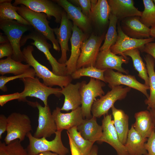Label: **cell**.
<instances>
[{
    "label": "cell",
    "mask_w": 155,
    "mask_h": 155,
    "mask_svg": "<svg viewBox=\"0 0 155 155\" xmlns=\"http://www.w3.org/2000/svg\"><path fill=\"white\" fill-rule=\"evenodd\" d=\"M34 50L33 46L31 45H28L23 49L22 52L24 61L32 67L36 76L42 79L44 84L50 87L56 86L62 88L71 83L73 79L71 75H56L39 63L33 55Z\"/></svg>",
    "instance_id": "obj_1"
},
{
    "label": "cell",
    "mask_w": 155,
    "mask_h": 155,
    "mask_svg": "<svg viewBox=\"0 0 155 155\" xmlns=\"http://www.w3.org/2000/svg\"><path fill=\"white\" fill-rule=\"evenodd\" d=\"M15 7L17 13L27 20L35 30L50 40L54 50L59 51L60 46L55 38L53 28L49 25L50 22L48 20L46 15L44 13L34 11L23 5Z\"/></svg>",
    "instance_id": "obj_2"
},
{
    "label": "cell",
    "mask_w": 155,
    "mask_h": 155,
    "mask_svg": "<svg viewBox=\"0 0 155 155\" xmlns=\"http://www.w3.org/2000/svg\"><path fill=\"white\" fill-rule=\"evenodd\" d=\"M19 79L23 82L24 88L19 93V101L28 102L26 97H34L40 100L46 106L48 105V98L50 95L54 94L60 97L62 95L60 92L61 88L47 86L41 83L38 78L27 77Z\"/></svg>",
    "instance_id": "obj_3"
},
{
    "label": "cell",
    "mask_w": 155,
    "mask_h": 155,
    "mask_svg": "<svg viewBox=\"0 0 155 155\" xmlns=\"http://www.w3.org/2000/svg\"><path fill=\"white\" fill-rule=\"evenodd\" d=\"M31 27L15 20H0V28L7 36L12 46L13 53L11 58L16 61H24L20 48V42L23 34L31 29Z\"/></svg>",
    "instance_id": "obj_4"
},
{
    "label": "cell",
    "mask_w": 155,
    "mask_h": 155,
    "mask_svg": "<svg viewBox=\"0 0 155 155\" xmlns=\"http://www.w3.org/2000/svg\"><path fill=\"white\" fill-rule=\"evenodd\" d=\"M61 134V131H57L54 139L49 141L44 137L36 138L31 132L28 133L26 136L29 140L27 150L28 155H37L41 152L50 151L58 155H67L69 150L63 144Z\"/></svg>",
    "instance_id": "obj_5"
},
{
    "label": "cell",
    "mask_w": 155,
    "mask_h": 155,
    "mask_svg": "<svg viewBox=\"0 0 155 155\" xmlns=\"http://www.w3.org/2000/svg\"><path fill=\"white\" fill-rule=\"evenodd\" d=\"M30 39L34 41L31 43V44L35 46L44 55L51 66L52 71L54 74L61 76L67 75L65 63H60L53 56L49 51L51 48V45L47 42V39L45 36L34 30L22 37L20 42L21 46L24 45Z\"/></svg>",
    "instance_id": "obj_6"
},
{
    "label": "cell",
    "mask_w": 155,
    "mask_h": 155,
    "mask_svg": "<svg viewBox=\"0 0 155 155\" xmlns=\"http://www.w3.org/2000/svg\"><path fill=\"white\" fill-rule=\"evenodd\" d=\"M32 130L31 121L27 115L13 113L7 117V134L4 140L5 142L7 144L17 139L22 142Z\"/></svg>",
    "instance_id": "obj_7"
},
{
    "label": "cell",
    "mask_w": 155,
    "mask_h": 155,
    "mask_svg": "<svg viewBox=\"0 0 155 155\" xmlns=\"http://www.w3.org/2000/svg\"><path fill=\"white\" fill-rule=\"evenodd\" d=\"M105 86L104 82L94 78H90L86 83L83 81L81 82L80 91L82 99L81 109L84 118L90 119L91 109L96 98L104 95L102 88Z\"/></svg>",
    "instance_id": "obj_8"
},
{
    "label": "cell",
    "mask_w": 155,
    "mask_h": 155,
    "mask_svg": "<svg viewBox=\"0 0 155 155\" xmlns=\"http://www.w3.org/2000/svg\"><path fill=\"white\" fill-rule=\"evenodd\" d=\"M105 95L96 100L92 105L91 112L92 116L100 118L108 114L109 110L114 106L115 102L124 99L131 88L118 86L112 88Z\"/></svg>",
    "instance_id": "obj_9"
},
{
    "label": "cell",
    "mask_w": 155,
    "mask_h": 155,
    "mask_svg": "<svg viewBox=\"0 0 155 155\" xmlns=\"http://www.w3.org/2000/svg\"><path fill=\"white\" fill-rule=\"evenodd\" d=\"M105 37L104 34L100 36L92 34L83 41L81 47V53L77 63L76 70L82 67L95 66L100 46Z\"/></svg>",
    "instance_id": "obj_10"
},
{
    "label": "cell",
    "mask_w": 155,
    "mask_h": 155,
    "mask_svg": "<svg viewBox=\"0 0 155 155\" xmlns=\"http://www.w3.org/2000/svg\"><path fill=\"white\" fill-rule=\"evenodd\" d=\"M104 77L105 82L108 83V86L111 89L117 86L123 85L140 92L147 99L149 97L147 92V90H149V86L139 82L134 75H125L118 71H114L113 69H107L104 72Z\"/></svg>",
    "instance_id": "obj_11"
},
{
    "label": "cell",
    "mask_w": 155,
    "mask_h": 155,
    "mask_svg": "<svg viewBox=\"0 0 155 155\" xmlns=\"http://www.w3.org/2000/svg\"><path fill=\"white\" fill-rule=\"evenodd\" d=\"M28 103L36 107L38 111V124L33 136L36 138H46L55 134L57 127L49 105L43 106L37 102L28 101Z\"/></svg>",
    "instance_id": "obj_12"
},
{
    "label": "cell",
    "mask_w": 155,
    "mask_h": 155,
    "mask_svg": "<svg viewBox=\"0 0 155 155\" xmlns=\"http://www.w3.org/2000/svg\"><path fill=\"white\" fill-rule=\"evenodd\" d=\"M54 2L49 0H15L12 4L15 6L23 5L34 11L44 13L49 19L53 16L56 23H60L64 11Z\"/></svg>",
    "instance_id": "obj_13"
},
{
    "label": "cell",
    "mask_w": 155,
    "mask_h": 155,
    "mask_svg": "<svg viewBox=\"0 0 155 155\" xmlns=\"http://www.w3.org/2000/svg\"><path fill=\"white\" fill-rule=\"evenodd\" d=\"M112 115L107 114L102 120V135L98 142H106L116 150L117 155H129L124 145L120 141L114 125Z\"/></svg>",
    "instance_id": "obj_14"
},
{
    "label": "cell",
    "mask_w": 155,
    "mask_h": 155,
    "mask_svg": "<svg viewBox=\"0 0 155 155\" xmlns=\"http://www.w3.org/2000/svg\"><path fill=\"white\" fill-rule=\"evenodd\" d=\"M129 60V58L127 56L122 55L117 56L113 53L109 49L99 51L94 67L101 70L114 69L127 74L129 73L128 71L123 68L122 65L123 63H127Z\"/></svg>",
    "instance_id": "obj_15"
},
{
    "label": "cell",
    "mask_w": 155,
    "mask_h": 155,
    "mask_svg": "<svg viewBox=\"0 0 155 155\" xmlns=\"http://www.w3.org/2000/svg\"><path fill=\"white\" fill-rule=\"evenodd\" d=\"M73 27V24L64 11L59 27L53 28L61 51V57L58 61L60 63H65L67 61V53L69 50L68 41L72 35Z\"/></svg>",
    "instance_id": "obj_16"
},
{
    "label": "cell",
    "mask_w": 155,
    "mask_h": 155,
    "mask_svg": "<svg viewBox=\"0 0 155 155\" xmlns=\"http://www.w3.org/2000/svg\"><path fill=\"white\" fill-rule=\"evenodd\" d=\"M118 38L115 43L110 48L115 54L122 55L125 51L131 49L143 47L146 44L154 42L153 37L144 39H136L130 37L126 35L122 30L120 23H117Z\"/></svg>",
    "instance_id": "obj_17"
},
{
    "label": "cell",
    "mask_w": 155,
    "mask_h": 155,
    "mask_svg": "<svg viewBox=\"0 0 155 155\" xmlns=\"http://www.w3.org/2000/svg\"><path fill=\"white\" fill-rule=\"evenodd\" d=\"M53 1L63 9L68 19L73 22L84 33L89 32L91 29L90 20L82 12L81 8L75 6L67 0Z\"/></svg>",
    "instance_id": "obj_18"
},
{
    "label": "cell",
    "mask_w": 155,
    "mask_h": 155,
    "mask_svg": "<svg viewBox=\"0 0 155 155\" xmlns=\"http://www.w3.org/2000/svg\"><path fill=\"white\" fill-rule=\"evenodd\" d=\"M87 37L86 34L73 24L72 33L70 38L71 54L69 59L65 63L67 75H71L76 70L77 62L81 53V45Z\"/></svg>",
    "instance_id": "obj_19"
},
{
    "label": "cell",
    "mask_w": 155,
    "mask_h": 155,
    "mask_svg": "<svg viewBox=\"0 0 155 155\" xmlns=\"http://www.w3.org/2000/svg\"><path fill=\"white\" fill-rule=\"evenodd\" d=\"M61 108L57 107L54 110L52 114L55 121L57 131H62L74 127H77L84 120L81 106L70 113H63Z\"/></svg>",
    "instance_id": "obj_20"
},
{
    "label": "cell",
    "mask_w": 155,
    "mask_h": 155,
    "mask_svg": "<svg viewBox=\"0 0 155 155\" xmlns=\"http://www.w3.org/2000/svg\"><path fill=\"white\" fill-rule=\"evenodd\" d=\"M123 32L132 38L144 39L150 37V28L144 24L140 20V17L132 16L121 20L120 24Z\"/></svg>",
    "instance_id": "obj_21"
},
{
    "label": "cell",
    "mask_w": 155,
    "mask_h": 155,
    "mask_svg": "<svg viewBox=\"0 0 155 155\" xmlns=\"http://www.w3.org/2000/svg\"><path fill=\"white\" fill-rule=\"evenodd\" d=\"M111 9V13L115 16L118 20H121L129 17H140L142 12L134 5L133 0H107Z\"/></svg>",
    "instance_id": "obj_22"
},
{
    "label": "cell",
    "mask_w": 155,
    "mask_h": 155,
    "mask_svg": "<svg viewBox=\"0 0 155 155\" xmlns=\"http://www.w3.org/2000/svg\"><path fill=\"white\" fill-rule=\"evenodd\" d=\"M81 82L75 84L70 83L61 88L60 93L65 96L64 104L61 110L68 111L76 109L82 104V99L80 91Z\"/></svg>",
    "instance_id": "obj_23"
},
{
    "label": "cell",
    "mask_w": 155,
    "mask_h": 155,
    "mask_svg": "<svg viewBox=\"0 0 155 155\" xmlns=\"http://www.w3.org/2000/svg\"><path fill=\"white\" fill-rule=\"evenodd\" d=\"M77 129L84 139L93 143L98 142L102 135V126L97 123L96 117L93 116L90 119H84Z\"/></svg>",
    "instance_id": "obj_24"
},
{
    "label": "cell",
    "mask_w": 155,
    "mask_h": 155,
    "mask_svg": "<svg viewBox=\"0 0 155 155\" xmlns=\"http://www.w3.org/2000/svg\"><path fill=\"white\" fill-rule=\"evenodd\" d=\"M91 1V20L100 27L104 26L109 23L111 9L106 0Z\"/></svg>",
    "instance_id": "obj_25"
},
{
    "label": "cell",
    "mask_w": 155,
    "mask_h": 155,
    "mask_svg": "<svg viewBox=\"0 0 155 155\" xmlns=\"http://www.w3.org/2000/svg\"><path fill=\"white\" fill-rule=\"evenodd\" d=\"M135 121L132 125L135 130L143 137L148 138L155 128L153 121L149 111L145 110L135 113Z\"/></svg>",
    "instance_id": "obj_26"
},
{
    "label": "cell",
    "mask_w": 155,
    "mask_h": 155,
    "mask_svg": "<svg viewBox=\"0 0 155 155\" xmlns=\"http://www.w3.org/2000/svg\"><path fill=\"white\" fill-rule=\"evenodd\" d=\"M147 140L138 133L132 125L124 144L129 155H146L147 152L145 145Z\"/></svg>",
    "instance_id": "obj_27"
},
{
    "label": "cell",
    "mask_w": 155,
    "mask_h": 155,
    "mask_svg": "<svg viewBox=\"0 0 155 155\" xmlns=\"http://www.w3.org/2000/svg\"><path fill=\"white\" fill-rule=\"evenodd\" d=\"M114 118V125L121 143L125 144L129 131L128 115L124 111L113 106L111 108Z\"/></svg>",
    "instance_id": "obj_28"
},
{
    "label": "cell",
    "mask_w": 155,
    "mask_h": 155,
    "mask_svg": "<svg viewBox=\"0 0 155 155\" xmlns=\"http://www.w3.org/2000/svg\"><path fill=\"white\" fill-rule=\"evenodd\" d=\"M144 58L146 63L149 78L150 94L148 98L145 100V104L148 105V110L155 108V61L151 56L148 54Z\"/></svg>",
    "instance_id": "obj_29"
},
{
    "label": "cell",
    "mask_w": 155,
    "mask_h": 155,
    "mask_svg": "<svg viewBox=\"0 0 155 155\" xmlns=\"http://www.w3.org/2000/svg\"><path fill=\"white\" fill-rule=\"evenodd\" d=\"M28 64H24L17 61L11 57H7L0 60V74L1 75L8 73L18 75L28 71L31 68Z\"/></svg>",
    "instance_id": "obj_30"
},
{
    "label": "cell",
    "mask_w": 155,
    "mask_h": 155,
    "mask_svg": "<svg viewBox=\"0 0 155 155\" xmlns=\"http://www.w3.org/2000/svg\"><path fill=\"white\" fill-rule=\"evenodd\" d=\"M140 51L139 49H135L125 51L122 55L131 57L134 69L138 73V76L144 81L146 85L149 86V78L147 69L141 57Z\"/></svg>",
    "instance_id": "obj_31"
},
{
    "label": "cell",
    "mask_w": 155,
    "mask_h": 155,
    "mask_svg": "<svg viewBox=\"0 0 155 155\" xmlns=\"http://www.w3.org/2000/svg\"><path fill=\"white\" fill-rule=\"evenodd\" d=\"M12 1L7 0L6 2L0 3V20H15L22 24L31 26L17 13L15 7L11 3Z\"/></svg>",
    "instance_id": "obj_32"
},
{
    "label": "cell",
    "mask_w": 155,
    "mask_h": 155,
    "mask_svg": "<svg viewBox=\"0 0 155 155\" xmlns=\"http://www.w3.org/2000/svg\"><path fill=\"white\" fill-rule=\"evenodd\" d=\"M67 135L72 140L82 155H89L94 143L85 140L75 127L67 130Z\"/></svg>",
    "instance_id": "obj_33"
},
{
    "label": "cell",
    "mask_w": 155,
    "mask_h": 155,
    "mask_svg": "<svg viewBox=\"0 0 155 155\" xmlns=\"http://www.w3.org/2000/svg\"><path fill=\"white\" fill-rule=\"evenodd\" d=\"M109 20L108 29L105 35L104 42L100 47V51L109 49L115 43L118 38V34L117 30V25L118 20L117 18L111 13Z\"/></svg>",
    "instance_id": "obj_34"
},
{
    "label": "cell",
    "mask_w": 155,
    "mask_h": 155,
    "mask_svg": "<svg viewBox=\"0 0 155 155\" xmlns=\"http://www.w3.org/2000/svg\"><path fill=\"white\" fill-rule=\"evenodd\" d=\"M144 11L140 17L141 22L148 28L155 26V4L152 0H143Z\"/></svg>",
    "instance_id": "obj_35"
},
{
    "label": "cell",
    "mask_w": 155,
    "mask_h": 155,
    "mask_svg": "<svg viewBox=\"0 0 155 155\" xmlns=\"http://www.w3.org/2000/svg\"><path fill=\"white\" fill-rule=\"evenodd\" d=\"M0 155H29L27 150L21 144V142L16 140L7 144L0 142Z\"/></svg>",
    "instance_id": "obj_36"
},
{
    "label": "cell",
    "mask_w": 155,
    "mask_h": 155,
    "mask_svg": "<svg viewBox=\"0 0 155 155\" xmlns=\"http://www.w3.org/2000/svg\"><path fill=\"white\" fill-rule=\"evenodd\" d=\"M105 70H100L93 66L82 67L76 70L71 76L73 79H79L82 76H88L105 82L104 73Z\"/></svg>",
    "instance_id": "obj_37"
},
{
    "label": "cell",
    "mask_w": 155,
    "mask_h": 155,
    "mask_svg": "<svg viewBox=\"0 0 155 155\" xmlns=\"http://www.w3.org/2000/svg\"><path fill=\"white\" fill-rule=\"evenodd\" d=\"M36 76L35 72L33 68H31L27 72L18 75L8 77L1 75L0 76V89L3 91L6 92L7 91V88L6 85L9 82L17 79L27 77L33 78L35 77Z\"/></svg>",
    "instance_id": "obj_38"
},
{
    "label": "cell",
    "mask_w": 155,
    "mask_h": 155,
    "mask_svg": "<svg viewBox=\"0 0 155 155\" xmlns=\"http://www.w3.org/2000/svg\"><path fill=\"white\" fill-rule=\"evenodd\" d=\"M69 1L72 3L80 6L83 13L90 20L91 9V0H71Z\"/></svg>",
    "instance_id": "obj_39"
},
{
    "label": "cell",
    "mask_w": 155,
    "mask_h": 155,
    "mask_svg": "<svg viewBox=\"0 0 155 155\" xmlns=\"http://www.w3.org/2000/svg\"><path fill=\"white\" fill-rule=\"evenodd\" d=\"M145 146L147 152L146 155H155V130L148 138Z\"/></svg>",
    "instance_id": "obj_40"
},
{
    "label": "cell",
    "mask_w": 155,
    "mask_h": 155,
    "mask_svg": "<svg viewBox=\"0 0 155 155\" xmlns=\"http://www.w3.org/2000/svg\"><path fill=\"white\" fill-rule=\"evenodd\" d=\"M13 53L12 46L10 43H7L1 44L0 45V58L7 57H11Z\"/></svg>",
    "instance_id": "obj_41"
},
{
    "label": "cell",
    "mask_w": 155,
    "mask_h": 155,
    "mask_svg": "<svg viewBox=\"0 0 155 155\" xmlns=\"http://www.w3.org/2000/svg\"><path fill=\"white\" fill-rule=\"evenodd\" d=\"M139 50L150 55L155 60V42L147 43L140 49Z\"/></svg>",
    "instance_id": "obj_42"
},
{
    "label": "cell",
    "mask_w": 155,
    "mask_h": 155,
    "mask_svg": "<svg viewBox=\"0 0 155 155\" xmlns=\"http://www.w3.org/2000/svg\"><path fill=\"white\" fill-rule=\"evenodd\" d=\"M19 92L13 94L1 95L0 96V105L3 106L7 102L14 100H18L19 98Z\"/></svg>",
    "instance_id": "obj_43"
},
{
    "label": "cell",
    "mask_w": 155,
    "mask_h": 155,
    "mask_svg": "<svg viewBox=\"0 0 155 155\" xmlns=\"http://www.w3.org/2000/svg\"><path fill=\"white\" fill-rule=\"evenodd\" d=\"M7 127V117L3 114L0 115V139L2 138V135L6 131Z\"/></svg>",
    "instance_id": "obj_44"
},
{
    "label": "cell",
    "mask_w": 155,
    "mask_h": 155,
    "mask_svg": "<svg viewBox=\"0 0 155 155\" xmlns=\"http://www.w3.org/2000/svg\"><path fill=\"white\" fill-rule=\"evenodd\" d=\"M68 136L71 155H82L72 140L69 135Z\"/></svg>",
    "instance_id": "obj_45"
},
{
    "label": "cell",
    "mask_w": 155,
    "mask_h": 155,
    "mask_svg": "<svg viewBox=\"0 0 155 155\" xmlns=\"http://www.w3.org/2000/svg\"><path fill=\"white\" fill-rule=\"evenodd\" d=\"M9 40L6 36H4L2 33H0V43H4L9 42Z\"/></svg>",
    "instance_id": "obj_46"
},
{
    "label": "cell",
    "mask_w": 155,
    "mask_h": 155,
    "mask_svg": "<svg viewBox=\"0 0 155 155\" xmlns=\"http://www.w3.org/2000/svg\"><path fill=\"white\" fill-rule=\"evenodd\" d=\"M98 148L96 146H94L89 155H98Z\"/></svg>",
    "instance_id": "obj_47"
},
{
    "label": "cell",
    "mask_w": 155,
    "mask_h": 155,
    "mask_svg": "<svg viewBox=\"0 0 155 155\" xmlns=\"http://www.w3.org/2000/svg\"><path fill=\"white\" fill-rule=\"evenodd\" d=\"M152 118L155 128V108L148 109Z\"/></svg>",
    "instance_id": "obj_48"
},
{
    "label": "cell",
    "mask_w": 155,
    "mask_h": 155,
    "mask_svg": "<svg viewBox=\"0 0 155 155\" xmlns=\"http://www.w3.org/2000/svg\"><path fill=\"white\" fill-rule=\"evenodd\" d=\"M37 155H58L57 154L52 152L50 151L42 152L39 154Z\"/></svg>",
    "instance_id": "obj_49"
},
{
    "label": "cell",
    "mask_w": 155,
    "mask_h": 155,
    "mask_svg": "<svg viewBox=\"0 0 155 155\" xmlns=\"http://www.w3.org/2000/svg\"><path fill=\"white\" fill-rule=\"evenodd\" d=\"M150 36L155 39V26L151 28Z\"/></svg>",
    "instance_id": "obj_50"
},
{
    "label": "cell",
    "mask_w": 155,
    "mask_h": 155,
    "mask_svg": "<svg viewBox=\"0 0 155 155\" xmlns=\"http://www.w3.org/2000/svg\"><path fill=\"white\" fill-rule=\"evenodd\" d=\"M153 1L154 3V4H155V0H153Z\"/></svg>",
    "instance_id": "obj_51"
}]
</instances>
